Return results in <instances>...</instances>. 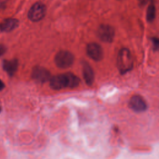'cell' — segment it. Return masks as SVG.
Instances as JSON below:
<instances>
[{
	"label": "cell",
	"mask_w": 159,
	"mask_h": 159,
	"mask_svg": "<svg viewBox=\"0 0 159 159\" xmlns=\"http://www.w3.org/2000/svg\"><path fill=\"white\" fill-rule=\"evenodd\" d=\"M140 2H142V3H143V4H145V3H146L147 2H148L149 0H139Z\"/></svg>",
	"instance_id": "cell-17"
},
{
	"label": "cell",
	"mask_w": 159,
	"mask_h": 159,
	"mask_svg": "<svg viewBox=\"0 0 159 159\" xmlns=\"http://www.w3.org/2000/svg\"><path fill=\"white\" fill-rule=\"evenodd\" d=\"M97 35L101 41L109 43L114 39L115 30L110 25L102 24L98 29Z\"/></svg>",
	"instance_id": "cell-5"
},
{
	"label": "cell",
	"mask_w": 159,
	"mask_h": 159,
	"mask_svg": "<svg viewBox=\"0 0 159 159\" xmlns=\"http://www.w3.org/2000/svg\"><path fill=\"white\" fill-rule=\"evenodd\" d=\"M47 8L45 5L41 2L34 4L28 12V18L32 22H39L45 16Z\"/></svg>",
	"instance_id": "cell-4"
},
{
	"label": "cell",
	"mask_w": 159,
	"mask_h": 159,
	"mask_svg": "<svg viewBox=\"0 0 159 159\" xmlns=\"http://www.w3.org/2000/svg\"><path fill=\"white\" fill-rule=\"evenodd\" d=\"M151 41L152 42L153 49L155 50H159V38L156 37H153L151 38Z\"/></svg>",
	"instance_id": "cell-13"
},
{
	"label": "cell",
	"mask_w": 159,
	"mask_h": 159,
	"mask_svg": "<svg viewBox=\"0 0 159 159\" xmlns=\"http://www.w3.org/2000/svg\"><path fill=\"white\" fill-rule=\"evenodd\" d=\"M9 0H0V11H3L6 7Z\"/></svg>",
	"instance_id": "cell-14"
},
{
	"label": "cell",
	"mask_w": 159,
	"mask_h": 159,
	"mask_svg": "<svg viewBox=\"0 0 159 159\" xmlns=\"http://www.w3.org/2000/svg\"><path fill=\"white\" fill-rule=\"evenodd\" d=\"M86 53L91 59L96 61L101 60L103 57L102 47L95 42H91L87 45Z\"/></svg>",
	"instance_id": "cell-7"
},
{
	"label": "cell",
	"mask_w": 159,
	"mask_h": 159,
	"mask_svg": "<svg viewBox=\"0 0 159 159\" xmlns=\"http://www.w3.org/2000/svg\"><path fill=\"white\" fill-rule=\"evenodd\" d=\"M4 84L3 81L0 80V91L1 90H2L4 89Z\"/></svg>",
	"instance_id": "cell-16"
},
{
	"label": "cell",
	"mask_w": 159,
	"mask_h": 159,
	"mask_svg": "<svg viewBox=\"0 0 159 159\" xmlns=\"http://www.w3.org/2000/svg\"><path fill=\"white\" fill-rule=\"evenodd\" d=\"M73 55L66 50L58 52L54 58L55 65L60 68L65 69L70 67L74 62Z\"/></svg>",
	"instance_id": "cell-3"
},
{
	"label": "cell",
	"mask_w": 159,
	"mask_h": 159,
	"mask_svg": "<svg viewBox=\"0 0 159 159\" xmlns=\"http://www.w3.org/2000/svg\"><path fill=\"white\" fill-rule=\"evenodd\" d=\"M18 19L14 18H7L3 20L0 23V31L3 32H9L14 30L19 25Z\"/></svg>",
	"instance_id": "cell-9"
},
{
	"label": "cell",
	"mask_w": 159,
	"mask_h": 159,
	"mask_svg": "<svg viewBox=\"0 0 159 159\" xmlns=\"http://www.w3.org/2000/svg\"><path fill=\"white\" fill-rule=\"evenodd\" d=\"M117 64L119 71L122 74L132 70L134 65V61L129 50L124 48L119 51L117 55Z\"/></svg>",
	"instance_id": "cell-2"
},
{
	"label": "cell",
	"mask_w": 159,
	"mask_h": 159,
	"mask_svg": "<svg viewBox=\"0 0 159 159\" xmlns=\"http://www.w3.org/2000/svg\"><path fill=\"white\" fill-rule=\"evenodd\" d=\"M32 77L35 81L40 83H45L52 78L49 71L42 66H35L33 68Z\"/></svg>",
	"instance_id": "cell-6"
},
{
	"label": "cell",
	"mask_w": 159,
	"mask_h": 159,
	"mask_svg": "<svg viewBox=\"0 0 159 159\" xmlns=\"http://www.w3.org/2000/svg\"><path fill=\"white\" fill-rule=\"evenodd\" d=\"M80 78L71 73H66L54 76L50 80V87L55 90L64 88H73L80 84Z\"/></svg>",
	"instance_id": "cell-1"
},
{
	"label": "cell",
	"mask_w": 159,
	"mask_h": 159,
	"mask_svg": "<svg viewBox=\"0 0 159 159\" xmlns=\"http://www.w3.org/2000/svg\"><path fill=\"white\" fill-rule=\"evenodd\" d=\"M82 70L84 80L88 85H91L93 83L94 75L93 68L88 63L84 61L82 64Z\"/></svg>",
	"instance_id": "cell-10"
},
{
	"label": "cell",
	"mask_w": 159,
	"mask_h": 159,
	"mask_svg": "<svg viewBox=\"0 0 159 159\" xmlns=\"http://www.w3.org/2000/svg\"><path fill=\"white\" fill-rule=\"evenodd\" d=\"M129 107L134 111L140 112H143L147 107V103L144 99L139 96H133L129 101Z\"/></svg>",
	"instance_id": "cell-8"
},
{
	"label": "cell",
	"mask_w": 159,
	"mask_h": 159,
	"mask_svg": "<svg viewBox=\"0 0 159 159\" xmlns=\"http://www.w3.org/2000/svg\"><path fill=\"white\" fill-rule=\"evenodd\" d=\"M156 16V8L153 3L150 4L148 6L146 12V18L148 22H152L154 20Z\"/></svg>",
	"instance_id": "cell-12"
},
{
	"label": "cell",
	"mask_w": 159,
	"mask_h": 159,
	"mask_svg": "<svg viewBox=\"0 0 159 159\" xmlns=\"http://www.w3.org/2000/svg\"><path fill=\"white\" fill-rule=\"evenodd\" d=\"M6 51V47L2 44H0V56L4 54Z\"/></svg>",
	"instance_id": "cell-15"
},
{
	"label": "cell",
	"mask_w": 159,
	"mask_h": 159,
	"mask_svg": "<svg viewBox=\"0 0 159 159\" xmlns=\"http://www.w3.org/2000/svg\"><path fill=\"white\" fill-rule=\"evenodd\" d=\"M2 67L9 75L12 76L17 70L18 61L16 59H12L11 60H4L2 63Z\"/></svg>",
	"instance_id": "cell-11"
},
{
	"label": "cell",
	"mask_w": 159,
	"mask_h": 159,
	"mask_svg": "<svg viewBox=\"0 0 159 159\" xmlns=\"http://www.w3.org/2000/svg\"><path fill=\"white\" fill-rule=\"evenodd\" d=\"M1 107H0V112H1Z\"/></svg>",
	"instance_id": "cell-18"
}]
</instances>
